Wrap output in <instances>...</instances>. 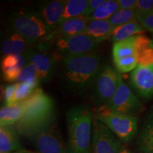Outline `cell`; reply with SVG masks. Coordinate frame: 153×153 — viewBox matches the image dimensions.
<instances>
[{
    "label": "cell",
    "mask_w": 153,
    "mask_h": 153,
    "mask_svg": "<svg viewBox=\"0 0 153 153\" xmlns=\"http://www.w3.org/2000/svg\"><path fill=\"white\" fill-rule=\"evenodd\" d=\"M22 104L24 108L23 116L14 126L21 135L29 139L39 132L55 125L54 101L41 88H38Z\"/></svg>",
    "instance_id": "cell-1"
},
{
    "label": "cell",
    "mask_w": 153,
    "mask_h": 153,
    "mask_svg": "<svg viewBox=\"0 0 153 153\" xmlns=\"http://www.w3.org/2000/svg\"><path fill=\"white\" fill-rule=\"evenodd\" d=\"M101 56L97 52L62 57V79L66 87L76 94L91 88L101 67Z\"/></svg>",
    "instance_id": "cell-2"
},
{
    "label": "cell",
    "mask_w": 153,
    "mask_h": 153,
    "mask_svg": "<svg viewBox=\"0 0 153 153\" xmlns=\"http://www.w3.org/2000/svg\"><path fill=\"white\" fill-rule=\"evenodd\" d=\"M68 153H91L94 114L86 105H76L66 111Z\"/></svg>",
    "instance_id": "cell-3"
},
{
    "label": "cell",
    "mask_w": 153,
    "mask_h": 153,
    "mask_svg": "<svg viewBox=\"0 0 153 153\" xmlns=\"http://www.w3.org/2000/svg\"><path fill=\"white\" fill-rule=\"evenodd\" d=\"M94 118L102 122L122 143L131 142L137 133L136 116L116 111L106 105L99 106L94 111Z\"/></svg>",
    "instance_id": "cell-4"
},
{
    "label": "cell",
    "mask_w": 153,
    "mask_h": 153,
    "mask_svg": "<svg viewBox=\"0 0 153 153\" xmlns=\"http://www.w3.org/2000/svg\"><path fill=\"white\" fill-rule=\"evenodd\" d=\"M10 28L30 44H37L51 32L37 12L21 11L15 13L10 20Z\"/></svg>",
    "instance_id": "cell-5"
},
{
    "label": "cell",
    "mask_w": 153,
    "mask_h": 153,
    "mask_svg": "<svg viewBox=\"0 0 153 153\" xmlns=\"http://www.w3.org/2000/svg\"><path fill=\"white\" fill-rule=\"evenodd\" d=\"M121 75L116 68L106 65L101 67L92 88V99L99 106L106 105L114 97Z\"/></svg>",
    "instance_id": "cell-6"
},
{
    "label": "cell",
    "mask_w": 153,
    "mask_h": 153,
    "mask_svg": "<svg viewBox=\"0 0 153 153\" xmlns=\"http://www.w3.org/2000/svg\"><path fill=\"white\" fill-rule=\"evenodd\" d=\"M111 109L136 116L145 111V107L137 95L120 77L119 85L114 97L106 104Z\"/></svg>",
    "instance_id": "cell-7"
},
{
    "label": "cell",
    "mask_w": 153,
    "mask_h": 153,
    "mask_svg": "<svg viewBox=\"0 0 153 153\" xmlns=\"http://www.w3.org/2000/svg\"><path fill=\"white\" fill-rule=\"evenodd\" d=\"M102 41L82 33L69 38H59L55 44L57 52L62 57L94 52Z\"/></svg>",
    "instance_id": "cell-8"
},
{
    "label": "cell",
    "mask_w": 153,
    "mask_h": 153,
    "mask_svg": "<svg viewBox=\"0 0 153 153\" xmlns=\"http://www.w3.org/2000/svg\"><path fill=\"white\" fill-rule=\"evenodd\" d=\"M121 142L100 120L94 118L91 153H119Z\"/></svg>",
    "instance_id": "cell-9"
},
{
    "label": "cell",
    "mask_w": 153,
    "mask_h": 153,
    "mask_svg": "<svg viewBox=\"0 0 153 153\" xmlns=\"http://www.w3.org/2000/svg\"><path fill=\"white\" fill-rule=\"evenodd\" d=\"M29 139L38 153H68L67 145L55 125Z\"/></svg>",
    "instance_id": "cell-10"
},
{
    "label": "cell",
    "mask_w": 153,
    "mask_h": 153,
    "mask_svg": "<svg viewBox=\"0 0 153 153\" xmlns=\"http://www.w3.org/2000/svg\"><path fill=\"white\" fill-rule=\"evenodd\" d=\"M131 87L142 99H150L153 97V65L137 67L131 74Z\"/></svg>",
    "instance_id": "cell-11"
},
{
    "label": "cell",
    "mask_w": 153,
    "mask_h": 153,
    "mask_svg": "<svg viewBox=\"0 0 153 153\" xmlns=\"http://www.w3.org/2000/svg\"><path fill=\"white\" fill-rule=\"evenodd\" d=\"M56 55L36 52L33 49L29 55V62L36 67L41 83H46L54 76L57 60Z\"/></svg>",
    "instance_id": "cell-12"
},
{
    "label": "cell",
    "mask_w": 153,
    "mask_h": 153,
    "mask_svg": "<svg viewBox=\"0 0 153 153\" xmlns=\"http://www.w3.org/2000/svg\"><path fill=\"white\" fill-rule=\"evenodd\" d=\"M66 3L65 0H53L43 2L38 7V14L51 33L60 25Z\"/></svg>",
    "instance_id": "cell-13"
},
{
    "label": "cell",
    "mask_w": 153,
    "mask_h": 153,
    "mask_svg": "<svg viewBox=\"0 0 153 153\" xmlns=\"http://www.w3.org/2000/svg\"><path fill=\"white\" fill-rule=\"evenodd\" d=\"M30 49V44L11 29L6 33L1 43V53L4 55H22Z\"/></svg>",
    "instance_id": "cell-14"
},
{
    "label": "cell",
    "mask_w": 153,
    "mask_h": 153,
    "mask_svg": "<svg viewBox=\"0 0 153 153\" xmlns=\"http://www.w3.org/2000/svg\"><path fill=\"white\" fill-rule=\"evenodd\" d=\"M89 20L86 16L68 19L61 23L54 30L56 40L59 38H69L84 33Z\"/></svg>",
    "instance_id": "cell-15"
},
{
    "label": "cell",
    "mask_w": 153,
    "mask_h": 153,
    "mask_svg": "<svg viewBox=\"0 0 153 153\" xmlns=\"http://www.w3.org/2000/svg\"><path fill=\"white\" fill-rule=\"evenodd\" d=\"M14 126H0V153H12L23 150Z\"/></svg>",
    "instance_id": "cell-16"
},
{
    "label": "cell",
    "mask_w": 153,
    "mask_h": 153,
    "mask_svg": "<svg viewBox=\"0 0 153 153\" xmlns=\"http://www.w3.org/2000/svg\"><path fill=\"white\" fill-rule=\"evenodd\" d=\"M137 145L143 152L153 151V104L149 108L143 121Z\"/></svg>",
    "instance_id": "cell-17"
},
{
    "label": "cell",
    "mask_w": 153,
    "mask_h": 153,
    "mask_svg": "<svg viewBox=\"0 0 153 153\" xmlns=\"http://www.w3.org/2000/svg\"><path fill=\"white\" fill-rule=\"evenodd\" d=\"M135 55L139 65H153V41L147 36L139 35L135 41Z\"/></svg>",
    "instance_id": "cell-18"
},
{
    "label": "cell",
    "mask_w": 153,
    "mask_h": 153,
    "mask_svg": "<svg viewBox=\"0 0 153 153\" xmlns=\"http://www.w3.org/2000/svg\"><path fill=\"white\" fill-rule=\"evenodd\" d=\"M114 29L109 20H92L89 21L83 33L104 42L107 38H110Z\"/></svg>",
    "instance_id": "cell-19"
},
{
    "label": "cell",
    "mask_w": 153,
    "mask_h": 153,
    "mask_svg": "<svg viewBox=\"0 0 153 153\" xmlns=\"http://www.w3.org/2000/svg\"><path fill=\"white\" fill-rule=\"evenodd\" d=\"M145 30L137 20H134L128 24L114 28L110 39L114 43L123 41L133 36L142 35Z\"/></svg>",
    "instance_id": "cell-20"
},
{
    "label": "cell",
    "mask_w": 153,
    "mask_h": 153,
    "mask_svg": "<svg viewBox=\"0 0 153 153\" xmlns=\"http://www.w3.org/2000/svg\"><path fill=\"white\" fill-rule=\"evenodd\" d=\"M24 113L22 103L14 106H4L0 110V126H15L20 120Z\"/></svg>",
    "instance_id": "cell-21"
},
{
    "label": "cell",
    "mask_w": 153,
    "mask_h": 153,
    "mask_svg": "<svg viewBox=\"0 0 153 153\" xmlns=\"http://www.w3.org/2000/svg\"><path fill=\"white\" fill-rule=\"evenodd\" d=\"M119 9L118 0H104V2L87 18L89 21L108 20Z\"/></svg>",
    "instance_id": "cell-22"
},
{
    "label": "cell",
    "mask_w": 153,
    "mask_h": 153,
    "mask_svg": "<svg viewBox=\"0 0 153 153\" xmlns=\"http://www.w3.org/2000/svg\"><path fill=\"white\" fill-rule=\"evenodd\" d=\"M89 0H69L67 1L60 24L68 19L85 16Z\"/></svg>",
    "instance_id": "cell-23"
},
{
    "label": "cell",
    "mask_w": 153,
    "mask_h": 153,
    "mask_svg": "<svg viewBox=\"0 0 153 153\" xmlns=\"http://www.w3.org/2000/svg\"><path fill=\"white\" fill-rule=\"evenodd\" d=\"M136 36L114 43L112 48L113 59L121 58L135 55V41Z\"/></svg>",
    "instance_id": "cell-24"
},
{
    "label": "cell",
    "mask_w": 153,
    "mask_h": 153,
    "mask_svg": "<svg viewBox=\"0 0 153 153\" xmlns=\"http://www.w3.org/2000/svg\"><path fill=\"white\" fill-rule=\"evenodd\" d=\"M39 82H16L14 93L15 104L26 100L38 89Z\"/></svg>",
    "instance_id": "cell-25"
},
{
    "label": "cell",
    "mask_w": 153,
    "mask_h": 153,
    "mask_svg": "<svg viewBox=\"0 0 153 153\" xmlns=\"http://www.w3.org/2000/svg\"><path fill=\"white\" fill-rule=\"evenodd\" d=\"M114 28L137 20L135 9H119L108 19Z\"/></svg>",
    "instance_id": "cell-26"
},
{
    "label": "cell",
    "mask_w": 153,
    "mask_h": 153,
    "mask_svg": "<svg viewBox=\"0 0 153 153\" xmlns=\"http://www.w3.org/2000/svg\"><path fill=\"white\" fill-rule=\"evenodd\" d=\"M115 68L120 73H128L133 72L138 65L136 55L121 57V58L114 60Z\"/></svg>",
    "instance_id": "cell-27"
},
{
    "label": "cell",
    "mask_w": 153,
    "mask_h": 153,
    "mask_svg": "<svg viewBox=\"0 0 153 153\" xmlns=\"http://www.w3.org/2000/svg\"><path fill=\"white\" fill-rule=\"evenodd\" d=\"M17 82H39L38 71L32 63L28 62L21 70Z\"/></svg>",
    "instance_id": "cell-28"
},
{
    "label": "cell",
    "mask_w": 153,
    "mask_h": 153,
    "mask_svg": "<svg viewBox=\"0 0 153 153\" xmlns=\"http://www.w3.org/2000/svg\"><path fill=\"white\" fill-rule=\"evenodd\" d=\"M153 9V0H137L135 11L137 20L143 15L148 14Z\"/></svg>",
    "instance_id": "cell-29"
},
{
    "label": "cell",
    "mask_w": 153,
    "mask_h": 153,
    "mask_svg": "<svg viewBox=\"0 0 153 153\" xmlns=\"http://www.w3.org/2000/svg\"><path fill=\"white\" fill-rule=\"evenodd\" d=\"M16 90V83L11 85H6L3 88V99L4 106H14V93Z\"/></svg>",
    "instance_id": "cell-30"
},
{
    "label": "cell",
    "mask_w": 153,
    "mask_h": 153,
    "mask_svg": "<svg viewBox=\"0 0 153 153\" xmlns=\"http://www.w3.org/2000/svg\"><path fill=\"white\" fill-rule=\"evenodd\" d=\"M145 30L153 33V9L137 19Z\"/></svg>",
    "instance_id": "cell-31"
},
{
    "label": "cell",
    "mask_w": 153,
    "mask_h": 153,
    "mask_svg": "<svg viewBox=\"0 0 153 153\" xmlns=\"http://www.w3.org/2000/svg\"><path fill=\"white\" fill-rule=\"evenodd\" d=\"M120 9H135L137 0H118Z\"/></svg>",
    "instance_id": "cell-32"
},
{
    "label": "cell",
    "mask_w": 153,
    "mask_h": 153,
    "mask_svg": "<svg viewBox=\"0 0 153 153\" xmlns=\"http://www.w3.org/2000/svg\"><path fill=\"white\" fill-rule=\"evenodd\" d=\"M104 0H89L87 6V10L85 16L87 17L89 14H91L94 11L96 10L101 4L104 2Z\"/></svg>",
    "instance_id": "cell-33"
},
{
    "label": "cell",
    "mask_w": 153,
    "mask_h": 153,
    "mask_svg": "<svg viewBox=\"0 0 153 153\" xmlns=\"http://www.w3.org/2000/svg\"><path fill=\"white\" fill-rule=\"evenodd\" d=\"M12 153H38V152H32V151H30V150H19V151H16V152H12Z\"/></svg>",
    "instance_id": "cell-34"
},
{
    "label": "cell",
    "mask_w": 153,
    "mask_h": 153,
    "mask_svg": "<svg viewBox=\"0 0 153 153\" xmlns=\"http://www.w3.org/2000/svg\"><path fill=\"white\" fill-rule=\"evenodd\" d=\"M119 153H131V152H130V150H128V149L125 148V147H121Z\"/></svg>",
    "instance_id": "cell-35"
},
{
    "label": "cell",
    "mask_w": 153,
    "mask_h": 153,
    "mask_svg": "<svg viewBox=\"0 0 153 153\" xmlns=\"http://www.w3.org/2000/svg\"><path fill=\"white\" fill-rule=\"evenodd\" d=\"M142 153H153V151H150V152H142Z\"/></svg>",
    "instance_id": "cell-36"
}]
</instances>
